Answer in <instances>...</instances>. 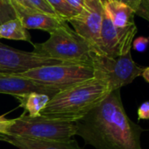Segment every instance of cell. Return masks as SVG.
Wrapping results in <instances>:
<instances>
[{
    "label": "cell",
    "instance_id": "18",
    "mask_svg": "<svg viewBox=\"0 0 149 149\" xmlns=\"http://www.w3.org/2000/svg\"><path fill=\"white\" fill-rule=\"evenodd\" d=\"M27 1L31 4V6L34 9H36L39 12H41V13H47V14H50V15H56L46 0H27Z\"/></svg>",
    "mask_w": 149,
    "mask_h": 149
},
{
    "label": "cell",
    "instance_id": "9",
    "mask_svg": "<svg viewBox=\"0 0 149 149\" xmlns=\"http://www.w3.org/2000/svg\"><path fill=\"white\" fill-rule=\"evenodd\" d=\"M137 26L132 25L125 28L116 27L104 10L100 33V54L117 57L131 52Z\"/></svg>",
    "mask_w": 149,
    "mask_h": 149
},
{
    "label": "cell",
    "instance_id": "20",
    "mask_svg": "<svg viewBox=\"0 0 149 149\" xmlns=\"http://www.w3.org/2000/svg\"><path fill=\"white\" fill-rule=\"evenodd\" d=\"M15 123V118L11 119V118H6V115L0 116V134L7 135L9 129L14 125Z\"/></svg>",
    "mask_w": 149,
    "mask_h": 149
},
{
    "label": "cell",
    "instance_id": "6",
    "mask_svg": "<svg viewBox=\"0 0 149 149\" xmlns=\"http://www.w3.org/2000/svg\"><path fill=\"white\" fill-rule=\"evenodd\" d=\"M74 122L61 121L45 117L31 118L23 113L15 118L7 135H15L41 140L68 141L76 135Z\"/></svg>",
    "mask_w": 149,
    "mask_h": 149
},
{
    "label": "cell",
    "instance_id": "26",
    "mask_svg": "<svg viewBox=\"0 0 149 149\" xmlns=\"http://www.w3.org/2000/svg\"><path fill=\"white\" fill-rule=\"evenodd\" d=\"M141 76L143 77V78H144L146 82L149 83V67L144 68V71L142 72V74H141Z\"/></svg>",
    "mask_w": 149,
    "mask_h": 149
},
{
    "label": "cell",
    "instance_id": "2",
    "mask_svg": "<svg viewBox=\"0 0 149 149\" xmlns=\"http://www.w3.org/2000/svg\"><path fill=\"white\" fill-rule=\"evenodd\" d=\"M111 91L104 82L93 77L56 93L40 114L52 119L76 122L100 104Z\"/></svg>",
    "mask_w": 149,
    "mask_h": 149
},
{
    "label": "cell",
    "instance_id": "12",
    "mask_svg": "<svg viewBox=\"0 0 149 149\" xmlns=\"http://www.w3.org/2000/svg\"><path fill=\"white\" fill-rule=\"evenodd\" d=\"M0 141L9 143L19 149H83L74 139L68 141L41 140L21 136L0 134Z\"/></svg>",
    "mask_w": 149,
    "mask_h": 149
},
{
    "label": "cell",
    "instance_id": "23",
    "mask_svg": "<svg viewBox=\"0 0 149 149\" xmlns=\"http://www.w3.org/2000/svg\"><path fill=\"white\" fill-rule=\"evenodd\" d=\"M66 1L74 9L77 10L79 13L84 9L86 6L85 0H66Z\"/></svg>",
    "mask_w": 149,
    "mask_h": 149
},
{
    "label": "cell",
    "instance_id": "4",
    "mask_svg": "<svg viewBox=\"0 0 149 149\" xmlns=\"http://www.w3.org/2000/svg\"><path fill=\"white\" fill-rule=\"evenodd\" d=\"M14 74L61 91L93 78L94 70L91 66L67 63L44 66Z\"/></svg>",
    "mask_w": 149,
    "mask_h": 149
},
{
    "label": "cell",
    "instance_id": "13",
    "mask_svg": "<svg viewBox=\"0 0 149 149\" xmlns=\"http://www.w3.org/2000/svg\"><path fill=\"white\" fill-rule=\"evenodd\" d=\"M104 10L112 24L118 28H125L134 25L135 12L118 1L103 0Z\"/></svg>",
    "mask_w": 149,
    "mask_h": 149
},
{
    "label": "cell",
    "instance_id": "5",
    "mask_svg": "<svg viewBox=\"0 0 149 149\" xmlns=\"http://www.w3.org/2000/svg\"><path fill=\"white\" fill-rule=\"evenodd\" d=\"M91 67L94 77L104 82L111 91L131 84L145 68L135 63L131 52L117 57L92 53Z\"/></svg>",
    "mask_w": 149,
    "mask_h": 149
},
{
    "label": "cell",
    "instance_id": "7",
    "mask_svg": "<svg viewBox=\"0 0 149 149\" xmlns=\"http://www.w3.org/2000/svg\"><path fill=\"white\" fill-rule=\"evenodd\" d=\"M67 63L33 51L19 50L0 42V74H14L44 66Z\"/></svg>",
    "mask_w": 149,
    "mask_h": 149
},
{
    "label": "cell",
    "instance_id": "24",
    "mask_svg": "<svg viewBox=\"0 0 149 149\" xmlns=\"http://www.w3.org/2000/svg\"><path fill=\"white\" fill-rule=\"evenodd\" d=\"M118 1L127 6L128 7H130L131 9H132L136 13L141 0H118Z\"/></svg>",
    "mask_w": 149,
    "mask_h": 149
},
{
    "label": "cell",
    "instance_id": "21",
    "mask_svg": "<svg viewBox=\"0 0 149 149\" xmlns=\"http://www.w3.org/2000/svg\"><path fill=\"white\" fill-rule=\"evenodd\" d=\"M135 14L142 17L149 22V0H141Z\"/></svg>",
    "mask_w": 149,
    "mask_h": 149
},
{
    "label": "cell",
    "instance_id": "1",
    "mask_svg": "<svg viewBox=\"0 0 149 149\" xmlns=\"http://www.w3.org/2000/svg\"><path fill=\"white\" fill-rule=\"evenodd\" d=\"M74 124L76 135L97 149H142L140 136L144 129L127 116L120 89L111 91Z\"/></svg>",
    "mask_w": 149,
    "mask_h": 149
},
{
    "label": "cell",
    "instance_id": "25",
    "mask_svg": "<svg viewBox=\"0 0 149 149\" xmlns=\"http://www.w3.org/2000/svg\"><path fill=\"white\" fill-rule=\"evenodd\" d=\"M12 1L17 3V4L19 5L20 6L24 7L25 9H27V10H35V11H37L36 9H34V8L31 6V4L27 1V0H12Z\"/></svg>",
    "mask_w": 149,
    "mask_h": 149
},
{
    "label": "cell",
    "instance_id": "8",
    "mask_svg": "<svg viewBox=\"0 0 149 149\" xmlns=\"http://www.w3.org/2000/svg\"><path fill=\"white\" fill-rule=\"evenodd\" d=\"M86 6L76 17L68 22L73 30L84 38L91 46L92 53L100 54V33L104 13L103 0H85Z\"/></svg>",
    "mask_w": 149,
    "mask_h": 149
},
{
    "label": "cell",
    "instance_id": "27",
    "mask_svg": "<svg viewBox=\"0 0 149 149\" xmlns=\"http://www.w3.org/2000/svg\"><path fill=\"white\" fill-rule=\"evenodd\" d=\"M105 1H118V0H105Z\"/></svg>",
    "mask_w": 149,
    "mask_h": 149
},
{
    "label": "cell",
    "instance_id": "14",
    "mask_svg": "<svg viewBox=\"0 0 149 149\" xmlns=\"http://www.w3.org/2000/svg\"><path fill=\"white\" fill-rule=\"evenodd\" d=\"M14 97L19 102L20 106L25 109V112H28V116L31 118L40 117L41 111L51 99L49 96L37 92L19 95Z\"/></svg>",
    "mask_w": 149,
    "mask_h": 149
},
{
    "label": "cell",
    "instance_id": "16",
    "mask_svg": "<svg viewBox=\"0 0 149 149\" xmlns=\"http://www.w3.org/2000/svg\"><path fill=\"white\" fill-rule=\"evenodd\" d=\"M46 1L51 6L54 13L67 22L79 14V13L74 10L66 0H46Z\"/></svg>",
    "mask_w": 149,
    "mask_h": 149
},
{
    "label": "cell",
    "instance_id": "11",
    "mask_svg": "<svg viewBox=\"0 0 149 149\" xmlns=\"http://www.w3.org/2000/svg\"><path fill=\"white\" fill-rule=\"evenodd\" d=\"M13 9L26 30L39 29L51 33L68 24L67 21L56 15H50L35 10H27L17 4L13 6Z\"/></svg>",
    "mask_w": 149,
    "mask_h": 149
},
{
    "label": "cell",
    "instance_id": "10",
    "mask_svg": "<svg viewBox=\"0 0 149 149\" xmlns=\"http://www.w3.org/2000/svg\"><path fill=\"white\" fill-rule=\"evenodd\" d=\"M31 92L45 94L52 98L59 91L46 87L16 74H0V94H8L15 97Z\"/></svg>",
    "mask_w": 149,
    "mask_h": 149
},
{
    "label": "cell",
    "instance_id": "22",
    "mask_svg": "<svg viewBox=\"0 0 149 149\" xmlns=\"http://www.w3.org/2000/svg\"><path fill=\"white\" fill-rule=\"evenodd\" d=\"M139 119H149V102H144L138 109Z\"/></svg>",
    "mask_w": 149,
    "mask_h": 149
},
{
    "label": "cell",
    "instance_id": "3",
    "mask_svg": "<svg viewBox=\"0 0 149 149\" xmlns=\"http://www.w3.org/2000/svg\"><path fill=\"white\" fill-rule=\"evenodd\" d=\"M49 34L45 42L33 44V52L68 63L91 66V46L68 24Z\"/></svg>",
    "mask_w": 149,
    "mask_h": 149
},
{
    "label": "cell",
    "instance_id": "19",
    "mask_svg": "<svg viewBox=\"0 0 149 149\" xmlns=\"http://www.w3.org/2000/svg\"><path fill=\"white\" fill-rule=\"evenodd\" d=\"M148 45H149V37L140 36L133 40L132 47L134 50L138 52H144L146 50Z\"/></svg>",
    "mask_w": 149,
    "mask_h": 149
},
{
    "label": "cell",
    "instance_id": "17",
    "mask_svg": "<svg viewBox=\"0 0 149 149\" xmlns=\"http://www.w3.org/2000/svg\"><path fill=\"white\" fill-rule=\"evenodd\" d=\"M17 18V13L9 0H0V25Z\"/></svg>",
    "mask_w": 149,
    "mask_h": 149
},
{
    "label": "cell",
    "instance_id": "15",
    "mask_svg": "<svg viewBox=\"0 0 149 149\" xmlns=\"http://www.w3.org/2000/svg\"><path fill=\"white\" fill-rule=\"evenodd\" d=\"M0 39L25 40L32 43L29 33L24 27L21 20L19 18L0 25Z\"/></svg>",
    "mask_w": 149,
    "mask_h": 149
}]
</instances>
